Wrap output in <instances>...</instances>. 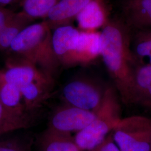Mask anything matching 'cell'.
<instances>
[{
    "label": "cell",
    "mask_w": 151,
    "mask_h": 151,
    "mask_svg": "<svg viewBox=\"0 0 151 151\" xmlns=\"http://www.w3.org/2000/svg\"><path fill=\"white\" fill-rule=\"evenodd\" d=\"M121 101L132 105L133 72L136 65L130 38L119 22H109L101 32V53Z\"/></svg>",
    "instance_id": "1"
},
{
    "label": "cell",
    "mask_w": 151,
    "mask_h": 151,
    "mask_svg": "<svg viewBox=\"0 0 151 151\" xmlns=\"http://www.w3.org/2000/svg\"><path fill=\"white\" fill-rule=\"evenodd\" d=\"M48 23L32 24L14 40L10 49L53 78L60 67L52 43V32Z\"/></svg>",
    "instance_id": "2"
},
{
    "label": "cell",
    "mask_w": 151,
    "mask_h": 151,
    "mask_svg": "<svg viewBox=\"0 0 151 151\" xmlns=\"http://www.w3.org/2000/svg\"><path fill=\"white\" fill-rule=\"evenodd\" d=\"M119 96L115 87L108 86L95 118L87 127L76 133V143L82 151H91L113 131L122 119Z\"/></svg>",
    "instance_id": "3"
},
{
    "label": "cell",
    "mask_w": 151,
    "mask_h": 151,
    "mask_svg": "<svg viewBox=\"0 0 151 151\" xmlns=\"http://www.w3.org/2000/svg\"><path fill=\"white\" fill-rule=\"evenodd\" d=\"M120 151H151V118L133 115L122 118L112 132Z\"/></svg>",
    "instance_id": "4"
},
{
    "label": "cell",
    "mask_w": 151,
    "mask_h": 151,
    "mask_svg": "<svg viewBox=\"0 0 151 151\" xmlns=\"http://www.w3.org/2000/svg\"><path fill=\"white\" fill-rule=\"evenodd\" d=\"M106 87L86 78L67 83L62 90L65 104L95 113L103 101Z\"/></svg>",
    "instance_id": "5"
},
{
    "label": "cell",
    "mask_w": 151,
    "mask_h": 151,
    "mask_svg": "<svg viewBox=\"0 0 151 151\" xmlns=\"http://www.w3.org/2000/svg\"><path fill=\"white\" fill-rule=\"evenodd\" d=\"M0 82H6L19 88L32 82L53 83V78L27 60L19 58L7 60L6 68L0 72Z\"/></svg>",
    "instance_id": "6"
},
{
    "label": "cell",
    "mask_w": 151,
    "mask_h": 151,
    "mask_svg": "<svg viewBox=\"0 0 151 151\" xmlns=\"http://www.w3.org/2000/svg\"><path fill=\"white\" fill-rule=\"evenodd\" d=\"M95 118L93 111L65 104L52 114L48 128L61 132L77 133L87 127Z\"/></svg>",
    "instance_id": "7"
},
{
    "label": "cell",
    "mask_w": 151,
    "mask_h": 151,
    "mask_svg": "<svg viewBox=\"0 0 151 151\" xmlns=\"http://www.w3.org/2000/svg\"><path fill=\"white\" fill-rule=\"evenodd\" d=\"M52 32L54 53L60 65H75V56L80 30L70 25L57 27Z\"/></svg>",
    "instance_id": "8"
},
{
    "label": "cell",
    "mask_w": 151,
    "mask_h": 151,
    "mask_svg": "<svg viewBox=\"0 0 151 151\" xmlns=\"http://www.w3.org/2000/svg\"><path fill=\"white\" fill-rule=\"evenodd\" d=\"M92 0H60L44 19L50 29L68 25Z\"/></svg>",
    "instance_id": "9"
},
{
    "label": "cell",
    "mask_w": 151,
    "mask_h": 151,
    "mask_svg": "<svg viewBox=\"0 0 151 151\" xmlns=\"http://www.w3.org/2000/svg\"><path fill=\"white\" fill-rule=\"evenodd\" d=\"M80 30L97 31L109 22L107 8L103 0H92L77 16Z\"/></svg>",
    "instance_id": "10"
},
{
    "label": "cell",
    "mask_w": 151,
    "mask_h": 151,
    "mask_svg": "<svg viewBox=\"0 0 151 151\" xmlns=\"http://www.w3.org/2000/svg\"><path fill=\"white\" fill-rule=\"evenodd\" d=\"M101 53V32L80 30L75 56L76 65H87L94 61Z\"/></svg>",
    "instance_id": "11"
},
{
    "label": "cell",
    "mask_w": 151,
    "mask_h": 151,
    "mask_svg": "<svg viewBox=\"0 0 151 151\" xmlns=\"http://www.w3.org/2000/svg\"><path fill=\"white\" fill-rule=\"evenodd\" d=\"M132 104L151 105V65H135L133 72Z\"/></svg>",
    "instance_id": "12"
},
{
    "label": "cell",
    "mask_w": 151,
    "mask_h": 151,
    "mask_svg": "<svg viewBox=\"0 0 151 151\" xmlns=\"http://www.w3.org/2000/svg\"><path fill=\"white\" fill-rule=\"evenodd\" d=\"M40 151H82L76 143L71 133L48 128L39 139Z\"/></svg>",
    "instance_id": "13"
},
{
    "label": "cell",
    "mask_w": 151,
    "mask_h": 151,
    "mask_svg": "<svg viewBox=\"0 0 151 151\" xmlns=\"http://www.w3.org/2000/svg\"><path fill=\"white\" fill-rule=\"evenodd\" d=\"M53 84L34 82L20 88L23 103L27 111H32L40 107L49 97Z\"/></svg>",
    "instance_id": "14"
},
{
    "label": "cell",
    "mask_w": 151,
    "mask_h": 151,
    "mask_svg": "<svg viewBox=\"0 0 151 151\" xmlns=\"http://www.w3.org/2000/svg\"><path fill=\"white\" fill-rule=\"evenodd\" d=\"M34 21L22 11L16 12L10 22L0 32V51L10 48L16 37Z\"/></svg>",
    "instance_id": "15"
},
{
    "label": "cell",
    "mask_w": 151,
    "mask_h": 151,
    "mask_svg": "<svg viewBox=\"0 0 151 151\" xmlns=\"http://www.w3.org/2000/svg\"><path fill=\"white\" fill-rule=\"evenodd\" d=\"M127 9L130 22L135 27L151 29V0H129Z\"/></svg>",
    "instance_id": "16"
},
{
    "label": "cell",
    "mask_w": 151,
    "mask_h": 151,
    "mask_svg": "<svg viewBox=\"0 0 151 151\" xmlns=\"http://www.w3.org/2000/svg\"><path fill=\"white\" fill-rule=\"evenodd\" d=\"M19 87L10 83L0 82V102L5 108L19 116L27 115V111Z\"/></svg>",
    "instance_id": "17"
},
{
    "label": "cell",
    "mask_w": 151,
    "mask_h": 151,
    "mask_svg": "<svg viewBox=\"0 0 151 151\" xmlns=\"http://www.w3.org/2000/svg\"><path fill=\"white\" fill-rule=\"evenodd\" d=\"M132 50L136 65H151V29L140 30L136 34Z\"/></svg>",
    "instance_id": "18"
},
{
    "label": "cell",
    "mask_w": 151,
    "mask_h": 151,
    "mask_svg": "<svg viewBox=\"0 0 151 151\" xmlns=\"http://www.w3.org/2000/svg\"><path fill=\"white\" fill-rule=\"evenodd\" d=\"M60 0H24L20 4L22 11L33 20L45 19L49 11Z\"/></svg>",
    "instance_id": "19"
},
{
    "label": "cell",
    "mask_w": 151,
    "mask_h": 151,
    "mask_svg": "<svg viewBox=\"0 0 151 151\" xmlns=\"http://www.w3.org/2000/svg\"><path fill=\"white\" fill-rule=\"evenodd\" d=\"M30 121L27 115L19 116L7 110L0 102V126L7 124Z\"/></svg>",
    "instance_id": "20"
},
{
    "label": "cell",
    "mask_w": 151,
    "mask_h": 151,
    "mask_svg": "<svg viewBox=\"0 0 151 151\" xmlns=\"http://www.w3.org/2000/svg\"><path fill=\"white\" fill-rule=\"evenodd\" d=\"M28 144L17 139L0 140V151H29Z\"/></svg>",
    "instance_id": "21"
},
{
    "label": "cell",
    "mask_w": 151,
    "mask_h": 151,
    "mask_svg": "<svg viewBox=\"0 0 151 151\" xmlns=\"http://www.w3.org/2000/svg\"><path fill=\"white\" fill-rule=\"evenodd\" d=\"M91 151H120L114 140L111 133L103 142Z\"/></svg>",
    "instance_id": "22"
},
{
    "label": "cell",
    "mask_w": 151,
    "mask_h": 151,
    "mask_svg": "<svg viewBox=\"0 0 151 151\" xmlns=\"http://www.w3.org/2000/svg\"><path fill=\"white\" fill-rule=\"evenodd\" d=\"M15 13L9 8L0 6V32L10 22Z\"/></svg>",
    "instance_id": "23"
},
{
    "label": "cell",
    "mask_w": 151,
    "mask_h": 151,
    "mask_svg": "<svg viewBox=\"0 0 151 151\" xmlns=\"http://www.w3.org/2000/svg\"><path fill=\"white\" fill-rule=\"evenodd\" d=\"M15 3H17V0H0V6L6 7Z\"/></svg>",
    "instance_id": "24"
},
{
    "label": "cell",
    "mask_w": 151,
    "mask_h": 151,
    "mask_svg": "<svg viewBox=\"0 0 151 151\" xmlns=\"http://www.w3.org/2000/svg\"><path fill=\"white\" fill-rule=\"evenodd\" d=\"M23 1L24 0H17V2H19V3L21 4Z\"/></svg>",
    "instance_id": "25"
},
{
    "label": "cell",
    "mask_w": 151,
    "mask_h": 151,
    "mask_svg": "<svg viewBox=\"0 0 151 151\" xmlns=\"http://www.w3.org/2000/svg\"><path fill=\"white\" fill-rule=\"evenodd\" d=\"M150 108H151V105L150 106Z\"/></svg>",
    "instance_id": "26"
}]
</instances>
